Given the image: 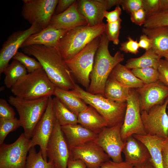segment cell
<instances>
[{"label":"cell","mask_w":168,"mask_h":168,"mask_svg":"<svg viewBox=\"0 0 168 168\" xmlns=\"http://www.w3.org/2000/svg\"><path fill=\"white\" fill-rule=\"evenodd\" d=\"M22 49L25 53L37 59L56 87L67 90L74 88L76 84L64 59L56 47L33 45Z\"/></svg>","instance_id":"cell-1"},{"label":"cell","mask_w":168,"mask_h":168,"mask_svg":"<svg viewBox=\"0 0 168 168\" xmlns=\"http://www.w3.org/2000/svg\"><path fill=\"white\" fill-rule=\"evenodd\" d=\"M109 40L104 32L101 35L100 45L96 51L92 71L90 82L87 90L89 93L104 97L106 81L114 67L124 59V55L118 51L112 56L109 51Z\"/></svg>","instance_id":"cell-2"},{"label":"cell","mask_w":168,"mask_h":168,"mask_svg":"<svg viewBox=\"0 0 168 168\" xmlns=\"http://www.w3.org/2000/svg\"><path fill=\"white\" fill-rule=\"evenodd\" d=\"M106 24L103 22L91 26H79L68 30L59 41L56 47L64 59L74 56L96 38L105 32Z\"/></svg>","instance_id":"cell-3"},{"label":"cell","mask_w":168,"mask_h":168,"mask_svg":"<svg viewBox=\"0 0 168 168\" xmlns=\"http://www.w3.org/2000/svg\"><path fill=\"white\" fill-rule=\"evenodd\" d=\"M56 87L43 68L28 73L11 88L15 96L35 99L54 95Z\"/></svg>","instance_id":"cell-4"},{"label":"cell","mask_w":168,"mask_h":168,"mask_svg":"<svg viewBox=\"0 0 168 168\" xmlns=\"http://www.w3.org/2000/svg\"><path fill=\"white\" fill-rule=\"evenodd\" d=\"M71 91L86 104L94 108L105 119L108 127L123 123L127 107L126 102L117 103L101 95L91 94L77 84Z\"/></svg>","instance_id":"cell-5"},{"label":"cell","mask_w":168,"mask_h":168,"mask_svg":"<svg viewBox=\"0 0 168 168\" xmlns=\"http://www.w3.org/2000/svg\"><path fill=\"white\" fill-rule=\"evenodd\" d=\"M49 97L35 99H25L15 96L9 97L8 102L17 110L23 133L27 139L31 138L36 126L46 109Z\"/></svg>","instance_id":"cell-6"},{"label":"cell","mask_w":168,"mask_h":168,"mask_svg":"<svg viewBox=\"0 0 168 168\" xmlns=\"http://www.w3.org/2000/svg\"><path fill=\"white\" fill-rule=\"evenodd\" d=\"M101 40V35L96 38L74 56L64 59L73 77L87 90L90 84L95 55Z\"/></svg>","instance_id":"cell-7"},{"label":"cell","mask_w":168,"mask_h":168,"mask_svg":"<svg viewBox=\"0 0 168 168\" xmlns=\"http://www.w3.org/2000/svg\"><path fill=\"white\" fill-rule=\"evenodd\" d=\"M21 15L31 25L42 30L48 26L58 0H23Z\"/></svg>","instance_id":"cell-8"},{"label":"cell","mask_w":168,"mask_h":168,"mask_svg":"<svg viewBox=\"0 0 168 168\" xmlns=\"http://www.w3.org/2000/svg\"><path fill=\"white\" fill-rule=\"evenodd\" d=\"M30 142L22 133L13 143L0 145V168H26Z\"/></svg>","instance_id":"cell-9"},{"label":"cell","mask_w":168,"mask_h":168,"mask_svg":"<svg viewBox=\"0 0 168 168\" xmlns=\"http://www.w3.org/2000/svg\"><path fill=\"white\" fill-rule=\"evenodd\" d=\"M126 102L124 120L121 128L124 141L134 134H146L141 117L139 96L135 89L130 88Z\"/></svg>","instance_id":"cell-10"},{"label":"cell","mask_w":168,"mask_h":168,"mask_svg":"<svg viewBox=\"0 0 168 168\" xmlns=\"http://www.w3.org/2000/svg\"><path fill=\"white\" fill-rule=\"evenodd\" d=\"M53 98H49L46 109L36 126L30 139L29 148L39 145L44 160L47 161V147L56 121Z\"/></svg>","instance_id":"cell-11"},{"label":"cell","mask_w":168,"mask_h":168,"mask_svg":"<svg viewBox=\"0 0 168 168\" xmlns=\"http://www.w3.org/2000/svg\"><path fill=\"white\" fill-rule=\"evenodd\" d=\"M168 97L164 103L155 105L148 111L141 112L146 134L166 139L168 137V115L166 107Z\"/></svg>","instance_id":"cell-12"},{"label":"cell","mask_w":168,"mask_h":168,"mask_svg":"<svg viewBox=\"0 0 168 168\" xmlns=\"http://www.w3.org/2000/svg\"><path fill=\"white\" fill-rule=\"evenodd\" d=\"M47 154L49 161L53 162L55 168H67L71 156L70 150L61 126L57 120L48 143Z\"/></svg>","instance_id":"cell-13"},{"label":"cell","mask_w":168,"mask_h":168,"mask_svg":"<svg viewBox=\"0 0 168 168\" xmlns=\"http://www.w3.org/2000/svg\"><path fill=\"white\" fill-rule=\"evenodd\" d=\"M123 123L105 127L98 134L95 140L112 161L116 163L123 161L122 152L124 142L121 133Z\"/></svg>","instance_id":"cell-14"},{"label":"cell","mask_w":168,"mask_h":168,"mask_svg":"<svg viewBox=\"0 0 168 168\" xmlns=\"http://www.w3.org/2000/svg\"><path fill=\"white\" fill-rule=\"evenodd\" d=\"M42 30L35 24L27 29L15 31L9 36L3 43L0 51V74L3 73L10 60L13 58L25 40L31 35Z\"/></svg>","instance_id":"cell-15"},{"label":"cell","mask_w":168,"mask_h":168,"mask_svg":"<svg viewBox=\"0 0 168 168\" xmlns=\"http://www.w3.org/2000/svg\"><path fill=\"white\" fill-rule=\"evenodd\" d=\"M70 157L82 161L87 168H96L110 160V157L95 140L72 148Z\"/></svg>","instance_id":"cell-16"},{"label":"cell","mask_w":168,"mask_h":168,"mask_svg":"<svg viewBox=\"0 0 168 168\" xmlns=\"http://www.w3.org/2000/svg\"><path fill=\"white\" fill-rule=\"evenodd\" d=\"M135 89L139 96L141 112L163 104L168 97V87L159 80Z\"/></svg>","instance_id":"cell-17"},{"label":"cell","mask_w":168,"mask_h":168,"mask_svg":"<svg viewBox=\"0 0 168 168\" xmlns=\"http://www.w3.org/2000/svg\"><path fill=\"white\" fill-rule=\"evenodd\" d=\"M87 23L79 12L77 0L66 11L52 16L49 25L57 29L70 30L82 26Z\"/></svg>","instance_id":"cell-18"},{"label":"cell","mask_w":168,"mask_h":168,"mask_svg":"<svg viewBox=\"0 0 168 168\" xmlns=\"http://www.w3.org/2000/svg\"><path fill=\"white\" fill-rule=\"evenodd\" d=\"M124 142L122 152L125 156V162L134 166L150 159V154L147 147L133 135L128 138Z\"/></svg>","instance_id":"cell-19"},{"label":"cell","mask_w":168,"mask_h":168,"mask_svg":"<svg viewBox=\"0 0 168 168\" xmlns=\"http://www.w3.org/2000/svg\"><path fill=\"white\" fill-rule=\"evenodd\" d=\"M78 10L86 20L87 25L93 26L103 22L105 5L99 0H77Z\"/></svg>","instance_id":"cell-20"},{"label":"cell","mask_w":168,"mask_h":168,"mask_svg":"<svg viewBox=\"0 0 168 168\" xmlns=\"http://www.w3.org/2000/svg\"><path fill=\"white\" fill-rule=\"evenodd\" d=\"M68 30L57 29L49 25L39 32L30 36L22 44L21 48L33 45L56 47L59 40Z\"/></svg>","instance_id":"cell-21"},{"label":"cell","mask_w":168,"mask_h":168,"mask_svg":"<svg viewBox=\"0 0 168 168\" xmlns=\"http://www.w3.org/2000/svg\"><path fill=\"white\" fill-rule=\"evenodd\" d=\"M70 150L86 142L95 140L98 134L77 124L61 126Z\"/></svg>","instance_id":"cell-22"},{"label":"cell","mask_w":168,"mask_h":168,"mask_svg":"<svg viewBox=\"0 0 168 168\" xmlns=\"http://www.w3.org/2000/svg\"><path fill=\"white\" fill-rule=\"evenodd\" d=\"M142 31L152 40V50L162 58L168 54V26L148 28Z\"/></svg>","instance_id":"cell-23"},{"label":"cell","mask_w":168,"mask_h":168,"mask_svg":"<svg viewBox=\"0 0 168 168\" xmlns=\"http://www.w3.org/2000/svg\"><path fill=\"white\" fill-rule=\"evenodd\" d=\"M78 124L98 134L108 127L105 119L92 106L89 105L77 115Z\"/></svg>","instance_id":"cell-24"},{"label":"cell","mask_w":168,"mask_h":168,"mask_svg":"<svg viewBox=\"0 0 168 168\" xmlns=\"http://www.w3.org/2000/svg\"><path fill=\"white\" fill-rule=\"evenodd\" d=\"M133 136L142 142L147 147L150 155V160L154 168H164L161 147L165 139L149 135Z\"/></svg>","instance_id":"cell-25"},{"label":"cell","mask_w":168,"mask_h":168,"mask_svg":"<svg viewBox=\"0 0 168 168\" xmlns=\"http://www.w3.org/2000/svg\"><path fill=\"white\" fill-rule=\"evenodd\" d=\"M109 77L129 88H137L144 85L142 82L134 75L131 70L120 63L114 67Z\"/></svg>","instance_id":"cell-26"},{"label":"cell","mask_w":168,"mask_h":168,"mask_svg":"<svg viewBox=\"0 0 168 168\" xmlns=\"http://www.w3.org/2000/svg\"><path fill=\"white\" fill-rule=\"evenodd\" d=\"M54 95L77 116L88 106L82 99L75 95L71 90L56 87Z\"/></svg>","instance_id":"cell-27"},{"label":"cell","mask_w":168,"mask_h":168,"mask_svg":"<svg viewBox=\"0 0 168 168\" xmlns=\"http://www.w3.org/2000/svg\"><path fill=\"white\" fill-rule=\"evenodd\" d=\"M130 88L109 77L106 83L104 97L112 101L119 103L126 102Z\"/></svg>","instance_id":"cell-28"},{"label":"cell","mask_w":168,"mask_h":168,"mask_svg":"<svg viewBox=\"0 0 168 168\" xmlns=\"http://www.w3.org/2000/svg\"><path fill=\"white\" fill-rule=\"evenodd\" d=\"M161 58L151 49L146 51L141 57L129 59L126 61L125 66L130 69L149 67L157 69Z\"/></svg>","instance_id":"cell-29"},{"label":"cell","mask_w":168,"mask_h":168,"mask_svg":"<svg viewBox=\"0 0 168 168\" xmlns=\"http://www.w3.org/2000/svg\"><path fill=\"white\" fill-rule=\"evenodd\" d=\"M27 71L19 61L13 59L4 69V84L8 88H11L19 80L26 75Z\"/></svg>","instance_id":"cell-30"},{"label":"cell","mask_w":168,"mask_h":168,"mask_svg":"<svg viewBox=\"0 0 168 168\" xmlns=\"http://www.w3.org/2000/svg\"><path fill=\"white\" fill-rule=\"evenodd\" d=\"M54 114L61 126L78 124L77 116L68 109L57 97L53 98Z\"/></svg>","instance_id":"cell-31"},{"label":"cell","mask_w":168,"mask_h":168,"mask_svg":"<svg viewBox=\"0 0 168 168\" xmlns=\"http://www.w3.org/2000/svg\"><path fill=\"white\" fill-rule=\"evenodd\" d=\"M26 168H55V166L53 162L45 161L41 151L37 152L33 147L29 150Z\"/></svg>","instance_id":"cell-32"},{"label":"cell","mask_w":168,"mask_h":168,"mask_svg":"<svg viewBox=\"0 0 168 168\" xmlns=\"http://www.w3.org/2000/svg\"><path fill=\"white\" fill-rule=\"evenodd\" d=\"M132 72L144 84H147L159 81V72L157 69L152 67L134 69Z\"/></svg>","instance_id":"cell-33"},{"label":"cell","mask_w":168,"mask_h":168,"mask_svg":"<svg viewBox=\"0 0 168 168\" xmlns=\"http://www.w3.org/2000/svg\"><path fill=\"white\" fill-rule=\"evenodd\" d=\"M21 126L19 119L15 117L10 119L0 118V145L4 143L7 135Z\"/></svg>","instance_id":"cell-34"},{"label":"cell","mask_w":168,"mask_h":168,"mask_svg":"<svg viewBox=\"0 0 168 168\" xmlns=\"http://www.w3.org/2000/svg\"><path fill=\"white\" fill-rule=\"evenodd\" d=\"M13 58L19 61L26 68L28 73H31L42 68L40 63L35 58L25 54L18 51Z\"/></svg>","instance_id":"cell-35"},{"label":"cell","mask_w":168,"mask_h":168,"mask_svg":"<svg viewBox=\"0 0 168 168\" xmlns=\"http://www.w3.org/2000/svg\"><path fill=\"white\" fill-rule=\"evenodd\" d=\"M168 26V12H161L146 18L144 27L152 28Z\"/></svg>","instance_id":"cell-36"},{"label":"cell","mask_w":168,"mask_h":168,"mask_svg":"<svg viewBox=\"0 0 168 168\" xmlns=\"http://www.w3.org/2000/svg\"><path fill=\"white\" fill-rule=\"evenodd\" d=\"M122 20L120 19L116 22L106 24L105 33L109 41H112L115 45L119 44L121 23Z\"/></svg>","instance_id":"cell-37"},{"label":"cell","mask_w":168,"mask_h":168,"mask_svg":"<svg viewBox=\"0 0 168 168\" xmlns=\"http://www.w3.org/2000/svg\"><path fill=\"white\" fill-rule=\"evenodd\" d=\"M142 8L146 18L160 12V0H142Z\"/></svg>","instance_id":"cell-38"},{"label":"cell","mask_w":168,"mask_h":168,"mask_svg":"<svg viewBox=\"0 0 168 168\" xmlns=\"http://www.w3.org/2000/svg\"><path fill=\"white\" fill-rule=\"evenodd\" d=\"M139 48L137 40H134L129 36L128 40L120 43L119 49L125 53L137 54L139 52Z\"/></svg>","instance_id":"cell-39"},{"label":"cell","mask_w":168,"mask_h":168,"mask_svg":"<svg viewBox=\"0 0 168 168\" xmlns=\"http://www.w3.org/2000/svg\"><path fill=\"white\" fill-rule=\"evenodd\" d=\"M15 112L7 101L2 98L0 99V118L10 119L15 118Z\"/></svg>","instance_id":"cell-40"},{"label":"cell","mask_w":168,"mask_h":168,"mask_svg":"<svg viewBox=\"0 0 168 168\" xmlns=\"http://www.w3.org/2000/svg\"><path fill=\"white\" fill-rule=\"evenodd\" d=\"M120 5L124 10L130 14L142 8V0H122Z\"/></svg>","instance_id":"cell-41"},{"label":"cell","mask_w":168,"mask_h":168,"mask_svg":"<svg viewBox=\"0 0 168 168\" xmlns=\"http://www.w3.org/2000/svg\"><path fill=\"white\" fill-rule=\"evenodd\" d=\"M157 70L159 72V80L168 87V62L165 59H161Z\"/></svg>","instance_id":"cell-42"},{"label":"cell","mask_w":168,"mask_h":168,"mask_svg":"<svg viewBox=\"0 0 168 168\" xmlns=\"http://www.w3.org/2000/svg\"><path fill=\"white\" fill-rule=\"evenodd\" d=\"M130 15L132 22L138 26L143 25L146 19L145 12L142 8L133 12Z\"/></svg>","instance_id":"cell-43"},{"label":"cell","mask_w":168,"mask_h":168,"mask_svg":"<svg viewBox=\"0 0 168 168\" xmlns=\"http://www.w3.org/2000/svg\"><path fill=\"white\" fill-rule=\"evenodd\" d=\"M122 13V9L119 6H117L114 10L108 12L105 11L104 13L107 23H111L116 22L121 18L120 16Z\"/></svg>","instance_id":"cell-44"},{"label":"cell","mask_w":168,"mask_h":168,"mask_svg":"<svg viewBox=\"0 0 168 168\" xmlns=\"http://www.w3.org/2000/svg\"><path fill=\"white\" fill-rule=\"evenodd\" d=\"M133 166L125 161L116 163L110 160L102 164L96 168H133Z\"/></svg>","instance_id":"cell-45"},{"label":"cell","mask_w":168,"mask_h":168,"mask_svg":"<svg viewBox=\"0 0 168 168\" xmlns=\"http://www.w3.org/2000/svg\"><path fill=\"white\" fill-rule=\"evenodd\" d=\"M75 0H58L54 15L60 14L67 10Z\"/></svg>","instance_id":"cell-46"},{"label":"cell","mask_w":168,"mask_h":168,"mask_svg":"<svg viewBox=\"0 0 168 168\" xmlns=\"http://www.w3.org/2000/svg\"><path fill=\"white\" fill-rule=\"evenodd\" d=\"M161 153L164 168H168V137L165 139L161 147Z\"/></svg>","instance_id":"cell-47"},{"label":"cell","mask_w":168,"mask_h":168,"mask_svg":"<svg viewBox=\"0 0 168 168\" xmlns=\"http://www.w3.org/2000/svg\"><path fill=\"white\" fill-rule=\"evenodd\" d=\"M138 43L139 48L143 49L146 51L152 48V40L145 34H143L140 36Z\"/></svg>","instance_id":"cell-48"},{"label":"cell","mask_w":168,"mask_h":168,"mask_svg":"<svg viewBox=\"0 0 168 168\" xmlns=\"http://www.w3.org/2000/svg\"><path fill=\"white\" fill-rule=\"evenodd\" d=\"M67 168H87L85 164L79 159H75L70 157Z\"/></svg>","instance_id":"cell-49"},{"label":"cell","mask_w":168,"mask_h":168,"mask_svg":"<svg viewBox=\"0 0 168 168\" xmlns=\"http://www.w3.org/2000/svg\"><path fill=\"white\" fill-rule=\"evenodd\" d=\"M105 6L107 10L110 9L114 6L120 5L122 0H99Z\"/></svg>","instance_id":"cell-50"},{"label":"cell","mask_w":168,"mask_h":168,"mask_svg":"<svg viewBox=\"0 0 168 168\" xmlns=\"http://www.w3.org/2000/svg\"><path fill=\"white\" fill-rule=\"evenodd\" d=\"M160 12H168V0H160Z\"/></svg>","instance_id":"cell-51"},{"label":"cell","mask_w":168,"mask_h":168,"mask_svg":"<svg viewBox=\"0 0 168 168\" xmlns=\"http://www.w3.org/2000/svg\"><path fill=\"white\" fill-rule=\"evenodd\" d=\"M133 168H154L150 159L140 165L134 166Z\"/></svg>","instance_id":"cell-52"},{"label":"cell","mask_w":168,"mask_h":168,"mask_svg":"<svg viewBox=\"0 0 168 168\" xmlns=\"http://www.w3.org/2000/svg\"><path fill=\"white\" fill-rule=\"evenodd\" d=\"M164 57L165 58V60L168 62V54L166 55Z\"/></svg>","instance_id":"cell-53"},{"label":"cell","mask_w":168,"mask_h":168,"mask_svg":"<svg viewBox=\"0 0 168 168\" xmlns=\"http://www.w3.org/2000/svg\"><path fill=\"white\" fill-rule=\"evenodd\" d=\"M166 109H167V114L168 115V103L167 105Z\"/></svg>","instance_id":"cell-54"}]
</instances>
